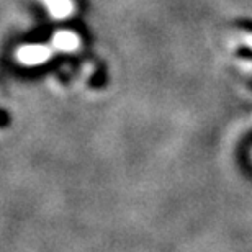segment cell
Wrapping results in <instances>:
<instances>
[{
  "instance_id": "obj_4",
  "label": "cell",
  "mask_w": 252,
  "mask_h": 252,
  "mask_svg": "<svg viewBox=\"0 0 252 252\" xmlns=\"http://www.w3.org/2000/svg\"><path fill=\"white\" fill-rule=\"evenodd\" d=\"M243 43L248 44L249 48H252V34L251 33H244L243 34Z\"/></svg>"
},
{
  "instance_id": "obj_1",
  "label": "cell",
  "mask_w": 252,
  "mask_h": 252,
  "mask_svg": "<svg viewBox=\"0 0 252 252\" xmlns=\"http://www.w3.org/2000/svg\"><path fill=\"white\" fill-rule=\"evenodd\" d=\"M49 56H51V49L41 44H25L17 51V59L25 65L43 64L48 61Z\"/></svg>"
},
{
  "instance_id": "obj_3",
  "label": "cell",
  "mask_w": 252,
  "mask_h": 252,
  "mask_svg": "<svg viewBox=\"0 0 252 252\" xmlns=\"http://www.w3.org/2000/svg\"><path fill=\"white\" fill-rule=\"evenodd\" d=\"M49 15L56 20H65L74 15L75 5L72 0H41Z\"/></svg>"
},
{
  "instance_id": "obj_2",
  "label": "cell",
  "mask_w": 252,
  "mask_h": 252,
  "mask_svg": "<svg viewBox=\"0 0 252 252\" xmlns=\"http://www.w3.org/2000/svg\"><path fill=\"white\" fill-rule=\"evenodd\" d=\"M53 46L61 53H74L80 46V39L70 30H59L53 34Z\"/></svg>"
}]
</instances>
